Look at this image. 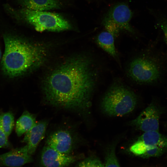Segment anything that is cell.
I'll return each instance as SVG.
<instances>
[{"label":"cell","mask_w":167,"mask_h":167,"mask_svg":"<svg viewBox=\"0 0 167 167\" xmlns=\"http://www.w3.org/2000/svg\"><path fill=\"white\" fill-rule=\"evenodd\" d=\"M86 57L71 59L53 71L43 86L45 98L50 105L84 110L91 104L100 71Z\"/></svg>","instance_id":"obj_1"},{"label":"cell","mask_w":167,"mask_h":167,"mask_svg":"<svg viewBox=\"0 0 167 167\" xmlns=\"http://www.w3.org/2000/svg\"><path fill=\"white\" fill-rule=\"evenodd\" d=\"M5 50L1 62L3 73L10 78L22 76L41 61L42 50L35 45L17 36L5 34Z\"/></svg>","instance_id":"obj_2"},{"label":"cell","mask_w":167,"mask_h":167,"mask_svg":"<svg viewBox=\"0 0 167 167\" xmlns=\"http://www.w3.org/2000/svg\"><path fill=\"white\" fill-rule=\"evenodd\" d=\"M159 52H148L132 59L126 68L128 77L140 84H152L162 79L166 72V60Z\"/></svg>","instance_id":"obj_3"},{"label":"cell","mask_w":167,"mask_h":167,"mask_svg":"<svg viewBox=\"0 0 167 167\" xmlns=\"http://www.w3.org/2000/svg\"><path fill=\"white\" fill-rule=\"evenodd\" d=\"M136 95L119 82L113 83L102 101L103 111L113 116H122L132 111L137 104Z\"/></svg>","instance_id":"obj_4"},{"label":"cell","mask_w":167,"mask_h":167,"mask_svg":"<svg viewBox=\"0 0 167 167\" xmlns=\"http://www.w3.org/2000/svg\"><path fill=\"white\" fill-rule=\"evenodd\" d=\"M16 13L17 17L32 25L38 32L45 30L59 32L71 28L70 23L57 13L24 8L17 10Z\"/></svg>","instance_id":"obj_5"},{"label":"cell","mask_w":167,"mask_h":167,"mask_svg":"<svg viewBox=\"0 0 167 167\" xmlns=\"http://www.w3.org/2000/svg\"><path fill=\"white\" fill-rule=\"evenodd\" d=\"M161 114V111L158 107L154 103H151L130 124L144 132L158 131Z\"/></svg>","instance_id":"obj_6"},{"label":"cell","mask_w":167,"mask_h":167,"mask_svg":"<svg viewBox=\"0 0 167 167\" xmlns=\"http://www.w3.org/2000/svg\"><path fill=\"white\" fill-rule=\"evenodd\" d=\"M133 13L126 3H119L114 6L109 11L104 19L110 21L115 24L120 30L131 33H135L130 22Z\"/></svg>","instance_id":"obj_7"},{"label":"cell","mask_w":167,"mask_h":167,"mask_svg":"<svg viewBox=\"0 0 167 167\" xmlns=\"http://www.w3.org/2000/svg\"><path fill=\"white\" fill-rule=\"evenodd\" d=\"M76 159L75 156L61 153L46 145L43 149L41 161L44 167H68Z\"/></svg>","instance_id":"obj_8"},{"label":"cell","mask_w":167,"mask_h":167,"mask_svg":"<svg viewBox=\"0 0 167 167\" xmlns=\"http://www.w3.org/2000/svg\"><path fill=\"white\" fill-rule=\"evenodd\" d=\"M32 161L27 145L0 155V166L19 167Z\"/></svg>","instance_id":"obj_9"},{"label":"cell","mask_w":167,"mask_h":167,"mask_svg":"<svg viewBox=\"0 0 167 167\" xmlns=\"http://www.w3.org/2000/svg\"><path fill=\"white\" fill-rule=\"evenodd\" d=\"M73 140L67 131L60 130L54 132L48 138L46 145L62 153L70 154L73 148Z\"/></svg>","instance_id":"obj_10"},{"label":"cell","mask_w":167,"mask_h":167,"mask_svg":"<svg viewBox=\"0 0 167 167\" xmlns=\"http://www.w3.org/2000/svg\"><path fill=\"white\" fill-rule=\"evenodd\" d=\"M48 124L45 120L36 122L25 133L22 142L27 143L28 152L31 155L34 153L39 143L44 137Z\"/></svg>","instance_id":"obj_11"},{"label":"cell","mask_w":167,"mask_h":167,"mask_svg":"<svg viewBox=\"0 0 167 167\" xmlns=\"http://www.w3.org/2000/svg\"><path fill=\"white\" fill-rule=\"evenodd\" d=\"M23 8L29 10L43 11L60 9V0H20Z\"/></svg>","instance_id":"obj_12"},{"label":"cell","mask_w":167,"mask_h":167,"mask_svg":"<svg viewBox=\"0 0 167 167\" xmlns=\"http://www.w3.org/2000/svg\"><path fill=\"white\" fill-rule=\"evenodd\" d=\"M148 148L159 147L167 148V136L160 133L158 131L144 132L138 139Z\"/></svg>","instance_id":"obj_13"},{"label":"cell","mask_w":167,"mask_h":167,"mask_svg":"<svg viewBox=\"0 0 167 167\" xmlns=\"http://www.w3.org/2000/svg\"><path fill=\"white\" fill-rule=\"evenodd\" d=\"M114 38L110 33L107 31H104L97 36L96 42L102 49L118 60V56L115 45Z\"/></svg>","instance_id":"obj_14"},{"label":"cell","mask_w":167,"mask_h":167,"mask_svg":"<svg viewBox=\"0 0 167 167\" xmlns=\"http://www.w3.org/2000/svg\"><path fill=\"white\" fill-rule=\"evenodd\" d=\"M36 118L35 115L24 111L16 122L15 131L18 136H21L28 131L36 123Z\"/></svg>","instance_id":"obj_15"},{"label":"cell","mask_w":167,"mask_h":167,"mask_svg":"<svg viewBox=\"0 0 167 167\" xmlns=\"http://www.w3.org/2000/svg\"><path fill=\"white\" fill-rule=\"evenodd\" d=\"M0 123L8 137L11 134L14 125V118L11 112L3 113L0 115Z\"/></svg>","instance_id":"obj_16"},{"label":"cell","mask_w":167,"mask_h":167,"mask_svg":"<svg viewBox=\"0 0 167 167\" xmlns=\"http://www.w3.org/2000/svg\"><path fill=\"white\" fill-rule=\"evenodd\" d=\"M105 158V167H120L115 154L114 145L108 149Z\"/></svg>","instance_id":"obj_17"},{"label":"cell","mask_w":167,"mask_h":167,"mask_svg":"<svg viewBox=\"0 0 167 167\" xmlns=\"http://www.w3.org/2000/svg\"><path fill=\"white\" fill-rule=\"evenodd\" d=\"M76 167H105V165L99 159L90 157L80 162Z\"/></svg>","instance_id":"obj_18"},{"label":"cell","mask_w":167,"mask_h":167,"mask_svg":"<svg viewBox=\"0 0 167 167\" xmlns=\"http://www.w3.org/2000/svg\"><path fill=\"white\" fill-rule=\"evenodd\" d=\"M148 148L143 142L138 139L131 146L130 149L134 154L140 156Z\"/></svg>","instance_id":"obj_19"},{"label":"cell","mask_w":167,"mask_h":167,"mask_svg":"<svg viewBox=\"0 0 167 167\" xmlns=\"http://www.w3.org/2000/svg\"><path fill=\"white\" fill-rule=\"evenodd\" d=\"M166 148L156 147L148 149L140 157L144 158L156 157L161 156L165 151Z\"/></svg>","instance_id":"obj_20"},{"label":"cell","mask_w":167,"mask_h":167,"mask_svg":"<svg viewBox=\"0 0 167 167\" xmlns=\"http://www.w3.org/2000/svg\"><path fill=\"white\" fill-rule=\"evenodd\" d=\"M103 22L107 31L112 34L114 37L118 35L121 30L115 24L110 21L104 19Z\"/></svg>","instance_id":"obj_21"},{"label":"cell","mask_w":167,"mask_h":167,"mask_svg":"<svg viewBox=\"0 0 167 167\" xmlns=\"http://www.w3.org/2000/svg\"><path fill=\"white\" fill-rule=\"evenodd\" d=\"M8 137L0 123V148H6L10 147Z\"/></svg>","instance_id":"obj_22"},{"label":"cell","mask_w":167,"mask_h":167,"mask_svg":"<svg viewBox=\"0 0 167 167\" xmlns=\"http://www.w3.org/2000/svg\"><path fill=\"white\" fill-rule=\"evenodd\" d=\"M159 25L163 32L164 40L167 47V19L163 18L161 19Z\"/></svg>","instance_id":"obj_23"},{"label":"cell","mask_w":167,"mask_h":167,"mask_svg":"<svg viewBox=\"0 0 167 167\" xmlns=\"http://www.w3.org/2000/svg\"><path fill=\"white\" fill-rule=\"evenodd\" d=\"M2 55L1 51L0 48V60L1 59Z\"/></svg>","instance_id":"obj_24"}]
</instances>
